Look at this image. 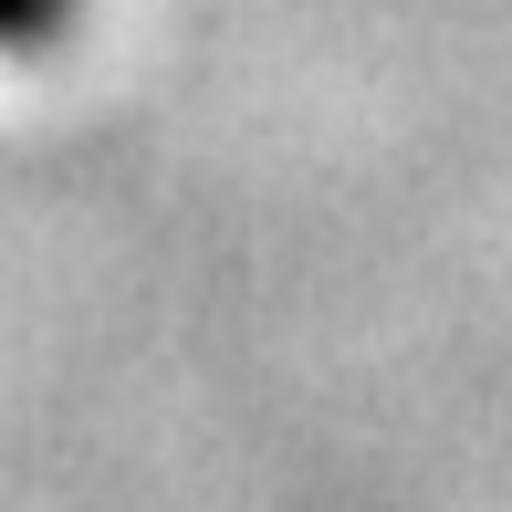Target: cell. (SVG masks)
Returning <instances> with one entry per match:
<instances>
[{
  "label": "cell",
  "mask_w": 512,
  "mask_h": 512,
  "mask_svg": "<svg viewBox=\"0 0 512 512\" xmlns=\"http://www.w3.org/2000/svg\"><path fill=\"white\" fill-rule=\"evenodd\" d=\"M63 21V0H0V42H42Z\"/></svg>",
  "instance_id": "obj_1"
}]
</instances>
